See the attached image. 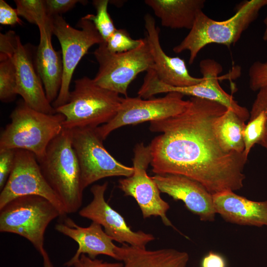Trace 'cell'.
Returning a JSON list of instances; mask_svg holds the SVG:
<instances>
[{
    "mask_svg": "<svg viewBox=\"0 0 267 267\" xmlns=\"http://www.w3.org/2000/svg\"><path fill=\"white\" fill-rule=\"evenodd\" d=\"M78 2L85 3V0H44V4L48 16L51 18L61 15L72 9Z\"/></svg>",
    "mask_w": 267,
    "mask_h": 267,
    "instance_id": "32",
    "label": "cell"
},
{
    "mask_svg": "<svg viewBox=\"0 0 267 267\" xmlns=\"http://www.w3.org/2000/svg\"><path fill=\"white\" fill-rule=\"evenodd\" d=\"M40 254L43 258L44 267H54L45 249Z\"/></svg>",
    "mask_w": 267,
    "mask_h": 267,
    "instance_id": "36",
    "label": "cell"
},
{
    "mask_svg": "<svg viewBox=\"0 0 267 267\" xmlns=\"http://www.w3.org/2000/svg\"><path fill=\"white\" fill-rule=\"evenodd\" d=\"M16 69L11 58L0 59V99L3 102L13 101L16 95Z\"/></svg>",
    "mask_w": 267,
    "mask_h": 267,
    "instance_id": "25",
    "label": "cell"
},
{
    "mask_svg": "<svg viewBox=\"0 0 267 267\" xmlns=\"http://www.w3.org/2000/svg\"><path fill=\"white\" fill-rule=\"evenodd\" d=\"M163 27L190 30L203 11L205 0H145Z\"/></svg>",
    "mask_w": 267,
    "mask_h": 267,
    "instance_id": "22",
    "label": "cell"
},
{
    "mask_svg": "<svg viewBox=\"0 0 267 267\" xmlns=\"http://www.w3.org/2000/svg\"><path fill=\"white\" fill-rule=\"evenodd\" d=\"M138 47L125 52L114 53L105 42L93 51L99 68L94 79L99 86L127 97V90L137 75L152 69L153 61L146 38Z\"/></svg>",
    "mask_w": 267,
    "mask_h": 267,
    "instance_id": "8",
    "label": "cell"
},
{
    "mask_svg": "<svg viewBox=\"0 0 267 267\" xmlns=\"http://www.w3.org/2000/svg\"><path fill=\"white\" fill-rule=\"evenodd\" d=\"M108 0H94L92 4L96 14H88L84 17L92 22L104 42L114 32L116 28L107 10Z\"/></svg>",
    "mask_w": 267,
    "mask_h": 267,
    "instance_id": "26",
    "label": "cell"
},
{
    "mask_svg": "<svg viewBox=\"0 0 267 267\" xmlns=\"http://www.w3.org/2000/svg\"><path fill=\"white\" fill-rule=\"evenodd\" d=\"M108 183L91 186V201L79 211L82 217L89 219L101 225L105 233L114 241L134 247L146 248L155 239L154 236L142 231H134L127 224L124 218L106 201L105 192Z\"/></svg>",
    "mask_w": 267,
    "mask_h": 267,
    "instance_id": "13",
    "label": "cell"
},
{
    "mask_svg": "<svg viewBox=\"0 0 267 267\" xmlns=\"http://www.w3.org/2000/svg\"><path fill=\"white\" fill-rule=\"evenodd\" d=\"M145 38L133 39L128 31L116 29L105 42L107 49L114 53H122L134 50L145 42Z\"/></svg>",
    "mask_w": 267,
    "mask_h": 267,
    "instance_id": "28",
    "label": "cell"
},
{
    "mask_svg": "<svg viewBox=\"0 0 267 267\" xmlns=\"http://www.w3.org/2000/svg\"><path fill=\"white\" fill-rule=\"evenodd\" d=\"M264 23L266 25V29L263 35V39L264 41H267V15L264 20Z\"/></svg>",
    "mask_w": 267,
    "mask_h": 267,
    "instance_id": "37",
    "label": "cell"
},
{
    "mask_svg": "<svg viewBox=\"0 0 267 267\" xmlns=\"http://www.w3.org/2000/svg\"><path fill=\"white\" fill-rule=\"evenodd\" d=\"M266 119L262 113L250 115L243 132L244 154L248 158L252 148L261 140L265 130Z\"/></svg>",
    "mask_w": 267,
    "mask_h": 267,
    "instance_id": "27",
    "label": "cell"
},
{
    "mask_svg": "<svg viewBox=\"0 0 267 267\" xmlns=\"http://www.w3.org/2000/svg\"><path fill=\"white\" fill-rule=\"evenodd\" d=\"M74 267H123L122 262L108 263L102 260L91 259L86 254H82L73 264Z\"/></svg>",
    "mask_w": 267,
    "mask_h": 267,
    "instance_id": "34",
    "label": "cell"
},
{
    "mask_svg": "<svg viewBox=\"0 0 267 267\" xmlns=\"http://www.w3.org/2000/svg\"><path fill=\"white\" fill-rule=\"evenodd\" d=\"M37 195L52 203L61 216L67 214L57 195L42 173L34 154L23 149H15L12 171L0 194V209L13 199L23 196Z\"/></svg>",
    "mask_w": 267,
    "mask_h": 267,
    "instance_id": "12",
    "label": "cell"
},
{
    "mask_svg": "<svg viewBox=\"0 0 267 267\" xmlns=\"http://www.w3.org/2000/svg\"><path fill=\"white\" fill-rule=\"evenodd\" d=\"M15 149H0V189L5 185L14 166Z\"/></svg>",
    "mask_w": 267,
    "mask_h": 267,
    "instance_id": "31",
    "label": "cell"
},
{
    "mask_svg": "<svg viewBox=\"0 0 267 267\" xmlns=\"http://www.w3.org/2000/svg\"><path fill=\"white\" fill-rule=\"evenodd\" d=\"M184 95L171 92L164 97L143 99L140 97L123 98L115 116L107 123L96 128L104 140L113 131L123 126L166 119L182 112L189 100Z\"/></svg>",
    "mask_w": 267,
    "mask_h": 267,
    "instance_id": "10",
    "label": "cell"
},
{
    "mask_svg": "<svg viewBox=\"0 0 267 267\" xmlns=\"http://www.w3.org/2000/svg\"><path fill=\"white\" fill-rule=\"evenodd\" d=\"M151 178L160 192L182 201L201 221H214L217 213L212 194L199 182L178 175H155Z\"/></svg>",
    "mask_w": 267,
    "mask_h": 267,
    "instance_id": "15",
    "label": "cell"
},
{
    "mask_svg": "<svg viewBox=\"0 0 267 267\" xmlns=\"http://www.w3.org/2000/svg\"><path fill=\"white\" fill-rule=\"evenodd\" d=\"M40 39L38 47L36 66L43 83L48 100L53 103L57 97L62 83V55L56 51L51 43V28H39Z\"/></svg>",
    "mask_w": 267,
    "mask_h": 267,
    "instance_id": "20",
    "label": "cell"
},
{
    "mask_svg": "<svg viewBox=\"0 0 267 267\" xmlns=\"http://www.w3.org/2000/svg\"><path fill=\"white\" fill-rule=\"evenodd\" d=\"M146 39L153 61L152 69L158 79L175 87H184L200 83L203 78L191 76L185 61L179 57H171L163 50L159 40V28L154 18L149 14L144 17Z\"/></svg>",
    "mask_w": 267,
    "mask_h": 267,
    "instance_id": "16",
    "label": "cell"
},
{
    "mask_svg": "<svg viewBox=\"0 0 267 267\" xmlns=\"http://www.w3.org/2000/svg\"><path fill=\"white\" fill-rule=\"evenodd\" d=\"M74 83L68 102L55 109L65 117L64 129L97 128L115 116L123 98L119 94L99 86L87 76Z\"/></svg>",
    "mask_w": 267,
    "mask_h": 267,
    "instance_id": "5",
    "label": "cell"
},
{
    "mask_svg": "<svg viewBox=\"0 0 267 267\" xmlns=\"http://www.w3.org/2000/svg\"><path fill=\"white\" fill-rule=\"evenodd\" d=\"M225 258L221 254L210 251L202 259L200 267H227Z\"/></svg>",
    "mask_w": 267,
    "mask_h": 267,
    "instance_id": "35",
    "label": "cell"
},
{
    "mask_svg": "<svg viewBox=\"0 0 267 267\" xmlns=\"http://www.w3.org/2000/svg\"><path fill=\"white\" fill-rule=\"evenodd\" d=\"M246 124L233 110L227 109L218 117L213 125L216 137L226 152L243 153V132Z\"/></svg>",
    "mask_w": 267,
    "mask_h": 267,
    "instance_id": "23",
    "label": "cell"
},
{
    "mask_svg": "<svg viewBox=\"0 0 267 267\" xmlns=\"http://www.w3.org/2000/svg\"><path fill=\"white\" fill-rule=\"evenodd\" d=\"M62 217L58 209L47 199L37 195L16 198L0 209V231L19 235L30 242L41 254L48 224Z\"/></svg>",
    "mask_w": 267,
    "mask_h": 267,
    "instance_id": "6",
    "label": "cell"
},
{
    "mask_svg": "<svg viewBox=\"0 0 267 267\" xmlns=\"http://www.w3.org/2000/svg\"><path fill=\"white\" fill-rule=\"evenodd\" d=\"M227 109L217 102L192 97L181 113L151 122L150 130L161 133L149 144L152 172L186 177L212 195L241 189L248 158L243 152L223 150L213 129L216 119Z\"/></svg>",
    "mask_w": 267,
    "mask_h": 267,
    "instance_id": "1",
    "label": "cell"
},
{
    "mask_svg": "<svg viewBox=\"0 0 267 267\" xmlns=\"http://www.w3.org/2000/svg\"><path fill=\"white\" fill-rule=\"evenodd\" d=\"M0 23L10 26L22 23L16 9L13 8L3 0H0Z\"/></svg>",
    "mask_w": 267,
    "mask_h": 267,
    "instance_id": "33",
    "label": "cell"
},
{
    "mask_svg": "<svg viewBox=\"0 0 267 267\" xmlns=\"http://www.w3.org/2000/svg\"><path fill=\"white\" fill-rule=\"evenodd\" d=\"M199 67L203 78L200 83L188 87H175L156 80L152 85L153 93L156 95L176 92L216 102L233 110L244 121L249 119L250 112L248 109L240 106L232 95L221 87L219 80V75L222 71V66L214 59L207 58L200 62Z\"/></svg>",
    "mask_w": 267,
    "mask_h": 267,
    "instance_id": "14",
    "label": "cell"
},
{
    "mask_svg": "<svg viewBox=\"0 0 267 267\" xmlns=\"http://www.w3.org/2000/svg\"><path fill=\"white\" fill-rule=\"evenodd\" d=\"M11 122L0 136V149H23L31 152L37 160L44 155L50 142L63 129L65 117L35 110L20 101L11 112Z\"/></svg>",
    "mask_w": 267,
    "mask_h": 267,
    "instance_id": "4",
    "label": "cell"
},
{
    "mask_svg": "<svg viewBox=\"0 0 267 267\" xmlns=\"http://www.w3.org/2000/svg\"><path fill=\"white\" fill-rule=\"evenodd\" d=\"M51 31L60 44L63 75L60 89L52 103L56 109L66 103L69 98L70 83L76 67L92 45L104 42L94 25L85 17L77 23L80 29L72 27L62 16L51 17Z\"/></svg>",
    "mask_w": 267,
    "mask_h": 267,
    "instance_id": "7",
    "label": "cell"
},
{
    "mask_svg": "<svg viewBox=\"0 0 267 267\" xmlns=\"http://www.w3.org/2000/svg\"><path fill=\"white\" fill-rule=\"evenodd\" d=\"M55 229L74 240L78 245L75 254L65 263V266L72 267L82 254L87 255L91 259H95L99 255H104L118 260L116 252L117 246L113 243V239L105 233L102 226L97 222H92L89 226L82 227L67 218L64 223L56 224Z\"/></svg>",
    "mask_w": 267,
    "mask_h": 267,
    "instance_id": "18",
    "label": "cell"
},
{
    "mask_svg": "<svg viewBox=\"0 0 267 267\" xmlns=\"http://www.w3.org/2000/svg\"><path fill=\"white\" fill-rule=\"evenodd\" d=\"M70 130L72 146L80 168L83 190L103 178L129 177L133 175V167L122 164L107 151L96 128L86 127Z\"/></svg>",
    "mask_w": 267,
    "mask_h": 267,
    "instance_id": "9",
    "label": "cell"
},
{
    "mask_svg": "<svg viewBox=\"0 0 267 267\" xmlns=\"http://www.w3.org/2000/svg\"><path fill=\"white\" fill-rule=\"evenodd\" d=\"M151 161L150 145L145 146L143 143L136 144L133 159L134 172L130 177L120 179L118 187L125 195L135 199L144 219L159 217L165 225L174 227L166 215L170 205L161 198L157 184L147 174Z\"/></svg>",
    "mask_w": 267,
    "mask_h": 267,
    "instance_id": "11",
    "label": "cell"
},
{
    "mask_svg": "<svg viewBox=\"0 0 267 267\" xmlns=\"http://www.w3.org/2000/svg\"><path fill=\"white\" fill-rule=\"evenodd\" d=\"M249 87L253 91H258L267 86V61H256L249 69Z\"/></svg>",
    "mask_w": 267,
    "mask_h": 267,
    "instance_id": "29",
    "label": "cell"
},
{
    "mask_svg": "<svg viewBox=\"0 0 267 267\" xmlns=\"http://www.w3.org/2000/svg\"><path fill=\"white\" fill-rule=\"evenodd\" d=\"M16 69L17 92L28 106L48 114L56 113L48 100L41 78L34 69L30 55L18 37L12 56Z\"/></svg>",
    "mask_w": 267,
    "mask_h": 267,
    "instance_id": "17",
    "label": "cell"
},
{
    "mask_svg": "<svg viewBox=\"0 0 267 267\" xmlns=\"http://www.w3.org/2000/svg\"><path fill=\"white\" fill-rule=\"evenodd\" d=\"M38 161L66 214L76 213L82 205L84 190L78 160L72 144L71 130L63 128L50 142L44 157Z\"/></svg>",
    "mask_w": 267,
    "mask_h": 267,
    "instance_id": "2",
    "label": "cell"
},
{
    "mask_svg": "<svg viewBox=\"0 0 267 267\" xmlns=\"http://www.w3.org/2000/svg\"><path fill=\"white\" fill-rule=\"evenodd\" d=\"M19 16L38 28H51V19L46 12L44 0H15Z\"/></svg>",
    "mask_w": 267,
    "mask_h": 267,
    "instance_id": "24",
    "label": "cell"
},
{
    "mask_svg": "<svg viewBox=\"0 0 267 267\" xmlns=\"http://www.w3.org/2000/svg\"><path fill=\"white\" fill-rule=\"evenodd\" d=\"M266 5L267 0H245L237 6L233 16L221 21L211 19L202 11L188 34L173 50L176 53L188 51L189 63L192 64L200 51L209 44H221L228 47L234 45Z\"/></svg>",
    "mask_w": 267,
    "mask_h": 267,
    "instance_id": "3",
    "label": "cell"
},
{
    "mask_svg": "<svg viewBox=\"0 0 267 267\" xmlns=\"http://www.w3.org/2000/svg\"><path fill=\"white\" fill-rule=\"evenodd\" d=\"M118 260L123 267H186L187 253L172 248L148 250L124 244L116 250Z\"/></svg>",
    "mask_w": 267,
    "mask_h": 267,
    "instance_id": "21",
    "label": "cell"
},
{
    "mask_svg": "<svg viewBox=\"0 0 267 267\" xmlns=\"http://www.w3.org/2000/svg\"><path fill=\"white\" fill-rule=\"evenodd\" d=\"M212 196L217 214L226 222L241 225L267 226V200H251L231 190Z\"/></svg>",
    "mask_w": 267,
    "mask_h": 267,
    "instance_id": "19",
    "label": "cell"
},
{
    "mask_svg": "<svg viewBox=\"0 0 267 267\" xmlns=\"http://www.w3.org/2000/svg\"><path fill=\"white\" fill-rule=\"evenodd\" d=\"M262 113L266 119L265 130L259 144L267 150V86L258 91L250 111V115Z\"/></svg>",
    "mask_w": 267,
    "mask_h": 267,
    "instance_id": "30",
    "label": "cell"
}]
</instances>
